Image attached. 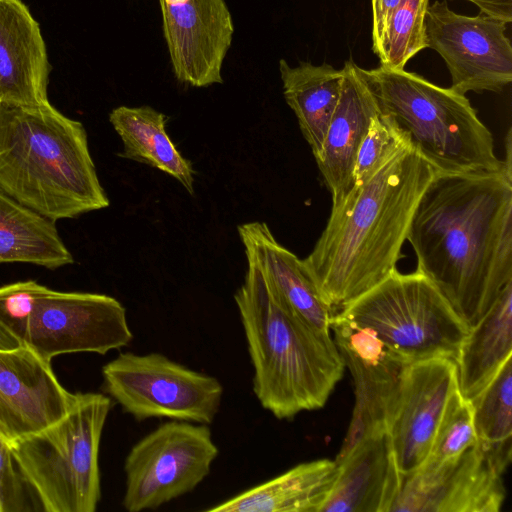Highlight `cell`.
<instances>
[{
    "instance_id": "obj_1",
    "label": "cell",
    "mask_w": 512,
    "mask_h": 512,
    "mask_svg": "<svg viewBox=\"0 0 512 512\" xmlns=\"http://www.w3.org/2000/svg\"><path fill=\"white\" fill-rule=\"evenodd\" d=\"M417 271L469 329L512 280V168L437 173L407 235Z\"/></svg>"
},
{
    "instance_id": "obj_2",
    "label": "cell",
    "mask_w": 512,
    "mask_h": 512,
    "mask_svg": "<svg viewBox=\"0 0 512 512\" xmlns=\"http://www.w3.org/2000/svg\"><path fill=\"white\" fill-rule=\"evenodd\" d=\"M437 173L407 146L331 209L325 229L302 261L333 311L397 270L417 205Z\"/></svg>"
},
{
    "instance_id": "obj_3",
    "label": "cell",
    "mask_w": 512,
    "mask_h": 512,
    "mask_svg": "<svg viewBox=\"0 0 512 512\" xmlns=\"http://www.w3.org/2000/svg\"><path fill=\"white\" fill-rule=\"evenodd\" d=\"M0 188L54 222L110 203L84 126L50 103H0Z\"/></svg>"
},
{
    "instance_id": "obj_4",
    "label": "cell",
    "mask_w": 512,
    "mask_h": 512,
    "mask_svg": "<svg viewBox=\"0 0 512 512\" xmlns=\"http://www.w3.org/2000/svg\"><path fill=\"white\" fill-rule=\"evenodd\" d=\"M244 281L234 295L254 369L253 392L277 419L322 408L345 368L331 335L293 315L247 258Z\"/></svg>"
},
{
    "instance_id": "obj_5",
    "label": "cell",
    "mask_w": 512,
    "mask_h": 512,
    "mask_svg": "<svg viewBox=\"0 0 512 512\" xmlns=\"http://www.w3.org/2000/svg\"><path fill=\"white\" fill-rule=\"evenodd\" d=\"M360 74L379 112L408 137L438 173L496 172L512 163L494 152L493 136L465 95L404 69L379 66Z\"/></svg>"
},
{
    "instance_id": "obj_6",
    "label": "cell",
    "mask_w": 512,
    "mask_h": 512,
    "mask_svg": "<svg viewBox=\"0 0 512 512\" xmlns=\"http://www.w3.org/2000/svg\"><path fill=\"white\" fill-rule=\"evenodd\" d=\"M112 406L103 393H75L68 412L11 443L18 470L46 512H94L101 498L99 448Z\"/></svg>"
},
{
    "instance_id": "obj_7",
    "label": "cell",
    "mask_w": 512,
    "mask_h": 512,
    "mask_svg": "<svg viewBox=\"0 0 512 512\" xmlns=\"http://www.w3.org/2000/svg\"><path fill=\"white\" fill-rule=\"evenodd\" d=\"M336 314L373 331L409 363L432 358L456 362L469 332L437 287L417 270H395Z\"/></svg>"
},
{
    "instance_id": "obj_8",
    "label": "cell",
    "mask_w": 512,
    "mask_h": 512,
    "mask_svg": "<svg viewBox=\"0 0 512 512\" xmlns=\"http://www.w3.org/2000/svg\"><path fill=\"white\" fill-rule=\"evenodd\" d=\"M105 392L137 421L169 418L211 424L221 405L217 378L160 353H119L102 368Z\"/></svg>"
},
{
    "instance_id": "obj_9",
    "label": "cell",
    "mask_w": 512,
    "mask_h": 512,
    "mask_svg": "<svg viewBox=\"0 0 512 512\" xmlns=\"http://www.w3.org/2000/svg\"><path fill=\"white\" fill-rule=\"evenodd\" d=\"M218 452L206 424H161L126 456L124 509L154 510L191 492L208 476Z\"/></svg>"
},
{
    "instance_id": "obj_10",
    "label": "cell",
    "mask_w": 512,
    "mask_h": 512,
    "mask_svg": "<svg viewBox=\"0 0 512 512\" xmlns=\"http://www.w3.org/2000/svg\"><path fill=\"white\" fill-rule=\"evenodd\" d=\"M427 48L445 61L451 89L501 92L512 81V46L506 36L507 23L480 13H455L447 1H435L425 16Z\"/></svg>"
},
{
    "instance_id": "obj_11",
    "label": "cell",
    "mask_w": 512,
    "mask_h": 512,
    "mask_svg": "<svg viewBox=\"0 0 512 512\" xmlns=\"http://www.w3.org/2000/svg\"><path fill=\"white\" fill-rule=\"evenodd\" d=\"M132 339L126 309L114 297L46 287L37 300L25 346L51 362L63 354L105 355Z\"/></svg>"
},
{
    "instance_id": "obj_12",
    "label": "cell",
    "mask_w": 512,
    "mask_h": 512,
    "mask_svg": "<svg viewBox=\"0 0 512 512\" xmlns=\"http://www.w3.org/2000/svg\"><path fill=\"white\" fill-rule=\"evenodd\" d=\"M330 329L355 390L352 419L334 460L337 463L363 438L387 430L409 362L391 351L373 331L338 314H333Z\"/></svg>"
},
{
    "instance_id": "obj_13",
    "label": "cell",
    "mask_w": 512,
    "mask_h": 512,
    "mask_svg": "<svg viewBox=\"0 0 512 512\" xmlns=\"http://www.w3.org/2000/svg\"><path fill=\"white\" fill-rule=\"evenodd\" d=\"M175 78L192 87L223 83L234 23L225 0H159Z\"/></svg>"
},
{
    "instance_id": "obj_14",
    "label": "cell",
    "mask_w": 512,
    "mask_h": 512,
    "mask_svg": "<svg viewBox=\"0 0 512 512\" xmlns=\"http://www.w3.org/2000/svg\"><path fill=\"white\" fill-rule=\"evenodd\" d=\"M458 389L457 363L432 358L409 363L387 426L394 458L402 477L425 461L446 405Z\"/></svg>"
},
{
    "instance_id": "obj_15",
    "label": "cell",
    "mask_w": 512,
    "mask_h": 512,
    "mask_svg": "<svg viewBox=\"0 0 512 512\" xmlns=\"http://www.w3.org/2000/svg\"><path fill=\"white\" fill-rule=\"evenodd\" d=\"M505 495L502 475L476 442L452 461L402 477L390 512H498Z\"/></svg>"
},
{
    "instance_id": "obj_16",
    "label": "cell",
    "mask_w": 512,
    "mask_h": 512,
    "mask_svg": "<svg viewBox=\"0 0 512 512\" xmlns=\"http://www.w3.org/2000/svg\"><path fill=\"white\" fill-rule=\"evenodd\" d=\"M75 400L28 346L0 348V435L10 444L62 418Z\"/></svg>"
},
{
    "instance_id": "obj_17",
    "label": "cell",
    "mask_w": 512,
    "mask_h": 512,
    "mask_svg": "<svg viewBox=\"0 0 512 512\" xmlns=\"http://www.w3.org/2000/svg\"><path fill=\"white\" fill-rule=\"evenodd\" d=\"M50 64L39 23L21 0H0V103L41 106Z\"/></svg>"
},
{
    "instance_id": "obj_18",
    "label": "cell",
    "mask_w": 512,
    "mask_h": 512,
    "mask_svg": "<svg viewBox=\"0 0 512 512\" xmlns=\"http://www.w3.org/2000/svg\"><path fill=\"white\" fill-rule=\"evenodd\" d=\"M342 69L339 101L315 156L332 196V208L340 205L351 190L358 148L373 118L379 114L377 102L355 62L347 60Z\"/></svg>"
},
{
    "instance_id": "obj_19",
    "label": "cell",
    "mask_w": 512,
    "mask_h": 512,
    "mask_svg": "<svg viewBox=\"0 0 512 512\" xmlns=\"http://www.w3.org/2000/svg\"><path fill=\"white\" fill-rule=\"evenodd\" d=\"M336 464L338 475L320 512H390L402 475L386 431L363 438Z\"/></svg>"
},
{
    "instance_id": "obj_20",
    "label": "cell",
    "mask_w": 512,
    "mask_h": 512,
    "mask_svg": "<svg viewBox=\"0 0 512 512\" xmlns=\"http://www.w3.org/2000/svg\"><path fill=\"white\" fill-rule=\"evenodd\" d=\"M238 233L246 257L257 264L282 304L311 329L331 335L334 312L322 299L303 261L281 245L264 222L239 225Z\"/></svg>"
},
{
    "instance_id": "obj_21",
    "label": "cell",
    "mask_w": 512,
    "mask_h": 512,
    "mask_svg": "<svg viewBox=\"0 0 512 512\" xmlns=\"http://www.w3.org/2000/svg\"><path fill=\"white\" fill-rule=\"evenodd\" d=\"M338 475L330 459L301 463L206 509L208 512H320Z\"/></svg>"
},
{
    "instance_id": "obj_22",
    "label": "cell",
    "mask_w": 512,
    "mask_h": 512,
    "mask_svg": "<svg viewBox=\"0 0 512 512\" xmlns=\"http://www.w3.org/2000/svg\"><path fill=\"white\" fill-rule=\"evenodd\" d=\"M511 357L512 280L462 342L456 361L460 394L471 401Z\"/></svg>"
},
{
    "instance_id": "obj_23",
    "label": "cell",
    "mask_w": 512,
    "mask_h": 512,
    "mask_svg": "<svg viewBox=\"0 0 512 512\" xmlns=\"http://www.w3.org/2000/svg\"><path fill=\"white\" fill-rule=\"evenodd\" d=\"M279 72L286 103L315 157L339 101L344 71L326 63L301 62L293 67L280 59Z\"/></svg>"
},
{
    "instance_id": "obj_24",
    "label": "cell",
    "mask_w": 512,
    "mask_h": 512,
    "mask_svg": "<svg viewBox=\"0 0 512 512\" xmlns=\"http://www.w3.org/2000/svg\"><path fill=\"white\" fill-rule=\"evenodd\" d=\"M109 121L123 143L119 156L161 170L193 195L194 169L168 136L163 113L146 105L119 106L110 112Z\"/></svg>"
},
{
    "instance_id": "obj_25",
    "label": "cell",
    "mask_w": 512,
    "mask_h": 512,
    "mask_svg": "<svg viewBox=\"0 0 512 512\" xmlns=\"http://www.w3.org/2000/svg\"><path fill=\"white\" fill-rule=\"evenodd\" d=\"M73 262L55 222L0 188V264L28 263L54 270Z\"/></svg>"
},
{
    "instance_id": "obj_26",
    "label": "cell",
    "mask_w": 512,
    "mask_h": 512,
    "mask_svg": "<svg viewBox=\"0 0 512 512\" xmlns=\"http://www.w3.org/2000/svg\"><path fill=\"white\" fill-rule=\"evenodd\" d=\"M470 402L477 444L503 475L512 456V357Z\"/></svg>"
},
{
    "instance_id": "obj_27",
    "label": "cell",
    "mask_w": 512,
    "mask_h": 512,
    "mask_svg": "<svg viewBox=\"0 0 512 512\" xmlns=\"http://www.w3.org/2000/svg\"><path fill=\"white\" fill-rule=\"evenodd\" d=\"M429 0H400L378 41L372 47L380 65L404 69L405 64L419 51L427 48L425 16Z\"/></svg>"
},
{
    "instance_id": "obj_28",
    "label": "cell",
    "mask_w": 512,
    "mask_h": 512,
    "mask_svg": "<svg viewBox=\"0 0 512 512\" xmlns=\"http://www.w3.org/2000/svg\"><path fill=\"white\" fill-rule=\"evenodd\" d=\"M476 442L471 402L457 389L446 405L429 453L418 469L437 468L454 460Z\"/></svg>"
},
{
    "instance_id": "obj_29",
    "label": "cell",
    "mask_w": 512,
    "mask_h": 512,
    "mask_svg": "<svg viewBox=\"0 0 512 512\" xmlns=\"http://www.w3.org/2000/svg\"><path fill=\"white\" fill-rule=\"evenodd\" d=\"M410 145L408 137L395 123L379 112L358 148L351 190L367 183L391 157Z\"/></svg>"
},
{
    "instance_id": "obj_30",
    "label": "cell",
    "mask_w": 512,
    "mask_h": 512,
    "mask_svg": "<svg viewBox=\"0 0 512 512\" xmlns=\"http://www.w3.org/2000/svg\"><path fill=\"white\" fill-rule=\"evenodd\" d=\"M45 288L34 280L0 287V326L22 345H25L37 300Z\"/></svg>"
},
{
    "instance_id": "obj_31",
    "label": "cell",
    "mask_w": 512,
    "mask_h": 512,
    "mask_svg": "<svg viewBox=\"0 0 512 512\" xmlns=\"http://www.w3.org/2000/svg\"><path fill=\"white\" fill-rule=\"evenodd\" d=\"M24 480L16 465L11 445L0 435V512L28 510Z\"/></svg>"
},
{
    "instance_id": "obj_32",
    "label": "cell",
    "mask_w": 512,
    "mask_h": 512,
    "mask_svg": "<svg viewBox=\"0 0 512 512\" xmlns=\"http://www.w3.org/2000/svg\"><path fill=\"white\" fill-rule=\"evenodd\" d=\"M400 0H372V47L380 40Z\"/></svg>"
},
{
    "instance_id": "obj_33",
    "label": "cell",
    "mask_w": 512,
    "mask_h": 512,
    "mask_svg": "<svg viewBox=\"0 0 512 512\" xmlns=\"http://www.w3.org/2000/svg\"><path fill=\"white\" fill-rule=\"evenodd\" d=\"M453 1V0H450ZM475 4L481 13L502 20L512 21V0H466Z\"/></svg>"
},
{
    "instance_id": "obj_34",
    "label": "cell",
    "mask_w": 512,
    "mask_h": 512,
    "mask_svg": "<svg viewBox=\"0 0 512 512\" xmlns=\"http://www.w3.org/2000/svg\"><path fill=\"white\" fill-rule=\"evenodd\" d=\"M22 346V344L5 329L0 326V348L12 349Z\"/></svg>"
}]
</instances>
